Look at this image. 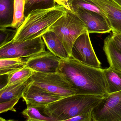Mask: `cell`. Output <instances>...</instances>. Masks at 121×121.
Segmentation results:
<instances>
[{"label": "cell", "instance_id": "6da1fadb", "mask_svg": "<svg viewBox=\"0 0 121 121\" xmlns=\"http://www.w3.org/2000/svg\"><path fill=\"white\" fill-rule=\"evenodd\" d=\"M58 72L77 91V94L104 97L108 95L104 69L88 66L72 58L60 60Z\"/></svg>", "mask_w": 121, "mask_h": 121}, {"label": "cell", "instance_id": "7a4b0ae2", "mask_svg": "<svg viewBox=\"0 0 121 121\" xmlns=\"http://www.w3.org/2000/svg\"><path fill=\"white\" fill-rule=\"evenodd\" d=\"M104 97L75 94L51 103L42 109L52 121H61L92 112Z\"/></svg>", "mask_w": 121, "mask_h": 121}, {"label": "cell", "instance_id": "3957f363", "mask_svg": "<svg viewBox=\"0 0 121 121\" xmlns=\"http://www.w3.org/2000/svg\"><path fill=\"white\" fill-rule=\"evenodd\" d=\"M67 11L63 6L57 4L49 9L33 11L26 17L12 40L23 42L42 36Z\"/></svg>", "mask_w": 121, "mask_h": 121}, {"label": "cell", "instance_id": "277c9868", "mask_svg": "<svg viewBox=\"0 0 121 121\" xmlns=\"http://www.w3.org/2000/svg\"><path fill=\"white\" fill-rule=\"evenodd\" d=\"M48 30L54 33L60 39L70 58L73 43L80 35L87 31L79 18L73 12L69 11L53 23Z\"/></svg>", "mask_w": 121, "mask_h": 121}, {"label": "cell", "instance_id": "5b68a950", "mask_svg": "<svg viewBox=\"0 0 121 121\" xmlns=\"http://www.w3.org/2000/svg\"><path fill=\"white\" fill-rule=\"evenodd\" d=\"M29 80L44 90L62 98L77 94L75 89L59 72H35Z\"/></svg>", "mask_w": 121, "mask_h": 121}, {"label": "cell", "instance_id": "8992f818", "mask_svg": "<svg viewBox=\"0 0 121 121\" xmlns=\"http://www.w3.org/2000/svg\"><path fill=\"white\" fill-rule=\"evenodd\" d=\"M42 37L22 42L11 40L0 48V59L30 58L45 51Z\"/></svg>", "mask_w": 121, "mask_h": 121}, {"label": "cell", "instance_id": "52a82bcc", "mask_svg": "<svg viewBox=\"0 0 121 121\" xmlns=\"http://www.w3.org/2000/svg\"><path fill=\"white\" fill-rule=\"evenodd\" d=\"M92 121H121V91L104 97L91 112Z\"/></svg>", "mask_w": 121, "mask_h": 121}, {"label": "cell", "instance_id": "ba28073f", "mask_svg": "<svg viewBox=\"0 0 121 121\" xmlns=\"http://www.w3.org/2000/svg\"><path fill=\"white\" fill-rule=\"evenodd\" d=\"M71 58L84 65L101 68V63L94 50L87 31L80 35L73 43Z\"/></svg>", "mask_w": 121, "mask_h": 121}, {"label": "cell", "instance_id": "9c48e42d", "mask_svg": "<svg viewBox=\"0 0 121 121\" xmlns=\"http://www.w3.org/2000/svg\"><path fill=\"white\" fill-rule=\"evenodd\" d=\"M22 98L25 102L27 107H34L39 110H42L49 104L63 98L44 90L33 84L30 80L23 90Z\"/></svg>", "mask_w": 121, "mask_h": 121}, {"label": "cell", "instance_id": "30bf717a", "mask_svg": "<svg viewBox=\"0 0 121 121\" xmlns=\"http://www.w3.org/2000/svg\"><path fill=\"white\" fill-rule=\"evenodd\" d=\"M73 12L84 23L89 33H109L111 29L105 16L79 7L72 6Z\"/></svg>", "mask_w": 121, "mask_h": 121}, {"label": "cell", "instance_id": "8fae6325", "mask_svg": "<svg viewBox=\"0 0 121 121\" xmlns=\"http://www.w3.org/2000/svg\"><path fill=\"white\" fill-rule=\"evenodd\" d=\"M26 59V66L35 72H58L61 59L49 50L45 51Z\"/></svg>", "mask_w": 121, "mask_h": 121}, {"label": "cell", "instance_id": "7c38bea8", "mask_svg": "<svg viewBox=\"0 0 121 121\" xmlns=\"http://www.w3.org/2000/svg\"><path fill=\"white\" fill-rule=\"evenodd\" d=\"M103 12L112 33L121 34V6L113 0H89Z\"/></svg>", "mask_w": 121, "mask_h": 121}, {"label": "cell", "instance_id": "4fadbf2b", "mask_svg": "<svg viewBox=\"0 0 121 121\" xmlns=\"http://www.w3.org/2000/svg\"><path fill=\"white\" fill-rule=\"evenodd\" d=\"M41 37L48 50L54 55L62 60L70 58L62 43L54 33L48 30Z\"/></svg>", "mask_w": 121, "mask_h": 121}, {"label": "cell", "instance_id": "5bb4252c", "mask_svg": "<svg viewBox=\"0 0 121 121\" xmlns=\"http://www.w3.org/2000/svg\"><path fill=\"white\" fill-rule=\"evenodd\" d=\"M103 49L109 67L121 72V53L114 46L110 35L104 39Z\"/></svg>", "mask_w": 121, "mask_h": 121}, {"label": "cell", "instance_id": "9a60e30c", "mask_svg": "<svg viewBox=\"0 0 121 121\" xmlns=\"http://www.w3.org/2000/svg\"><path fill=\"white\" fill-rule=\"evenodd\" d=\"M14 0H0V29L11 27L13 16Z\"/></svg>", "mask_w": 121, "mask_h": 121}, {"label": "cell", "instance_id": "2e32d148", "mask_svg": "<svg viewBox=\"0 0 121 121\" xmlns=\"http://www.w3.org/2000/svg\"><path fill=\"white\" fill-rule=\"evenodd\" d=\"M29 79L16 84L6 87L0 90V103L6 102L17 98H22V92Z\"/></svg>", "mask_w": 121, "mask_h": 121}, {"label": "cell", "instance_id": "e0dca14e", "mask_svg": "<svg viewBox=\"0 0 121 121\" xmlns=\"http://www.w3.org/2000/svg\"><path fill=\"white\" fill-rule=\"evenodd\" d=\"M104 70L108 94L121 91V72L115 70L110 67Z\"/></svg>", "mask_w": 121, "mask_h": 121}, {"label": "cell", "instance_id": "ac0fdd59", "mask_svg": "<svg viewBox=\"0 0 121 121\" xmlns=\"http://www.w3.org/2000/svg\"><path fill=\"white\" fill-rule=\"evenodd\" d=\"M35 72L26 66L9 73L7 86L28 79Z\"/></svg>", "mask_w": 121, "mask_h": 121}, {"label": "cell", "instance_id": "d6986e66", "mask_svg": "<svg viewBox=\"0 0 121 121\" xmlns=\"http://www.w3.org/2000/svg\"><path fill=\"white\" fill-rule=\"evenodd\" d=\"M56 5L54 0H26L24 16L26 18L35 10L49 9Z\"/></svg>", "mask_w": 121, "mask_h": 121}, {"label": "cell", "instance_id": "ffe728a7", "mask_svg": "<svg viewBox=\"0 0 121 121\" xmlns=\"http://www.w3.org/2000/svg\"><path fill=\"white\" fill-rule=\"evenodd\" d=\"M26 0H14L13 16L11 27L17 30L22 25L25 19L24 9Z\"/></svg>", "mask_w": 121, "mask_h": 121}, {"label": "cell", "instance_id": "44dd1931", "mask_svg": "<svg viewBox=\"0 0 121 121\" xmlns=\"http://www.w3.org/2000/svg\"><path fill=\"white\" fill-rule=\"evenodd\" d=\"M26 62L23 58L0 59V70L18 69L26 66Z\"/></svg>", "mask_w": 121, "mask_h": 121}, {"label": "cell", "instance_id": "7402d4cb", "mask_svg": "<svg viewBox=\"0 0 121 121\" xmlns=\"http://www.w3.org/2000/svg\"><path fill=\"white\" fill-rule=\"evenodd\" d=\"M69 2L70 7H79L84 10L95 12L105 16L104 13L99 8L89 0H69Z\"/></svg>", "mask_w": 121, "mask_h": 121}, {"label": "cell", "instance_id": "603a6c76", "mask_svg": "<svg viewBox=\"0 0 121 121\" xmlns=\"http://www.w3.org/2000/svg\"><path fill=\"white\" fill-rule=\"evenodd\" d=\"M22 114L25 116L28 119L35 120H43V121H52L49 117L44 116L40 112L39 110L34 107H27L24 109Z\"/></svg>", "mask_w": 121, "mask_h": 121}, {"label": "cell", "instance_id": "cb8c5ba5", "mask_svg": "<svg viewBox=\"0 0 121 121\" xmlns=\"http://www.w3.org/2000/svg\"><path fill=\"white\" fill-rule=\"evenodd\" d=\"M17 30L7 28L0 29V48L13 39Z\"/></svg>", "mask_w": 121, "mask_h": 121}, {"label": "cell", "instance_id": "d4e9b609", "mask_svg": "<svg viewBox=\"0 0 121 121\" xmlns=\"http://www.w3.org/2000/svg\"><path fill=\"white\" fill-rule=\"evenodd\" d=\"M20 98H17L6 102L0 103V114L8 111L15 112L16 110L14 108L15 106L19 101Z\"/></svg>", "mask_w": 121, "mask_h": 121}, {"label": "cell", "instance_id": "484cf974", "mask_svg": "<svg viewBox=\"0 0 121 121\" xmlns=\"http://www.w3.org/2000/svg\"><path fill=\"white\" fill-rule=\"evenodd\" d=\"M26 121H92L91 112L77 116L71 118L61 121H43V120H35L28 119Z\"/></svg>", "mask_w": 121, "mask_h": 121}, {"label": "cell", "instance_id": "4316f807", "mask_svg": "<svg viewBox=\"0 0 121 121\" xmlns=\"http://www.w3.org/2000/svg\"><path fill=\"white\" fill-rule=\"evenodd\" d=\"M110 35L114 46L121 53V34L112 33Z\"/></svg>", "mask_w": 121, "mask_h": 121}, {"label": "cell", "instance_id": "83f0119b", "mask_svg": "<svg viewBox=\"0 0 121 121\" xmlns=\"http://www.w3.org/2000/svg\"><path fill=\"white\" fill-rule=\"evenodd\" d=\"M54 0L56 3H57V5L63 6L67 11L73 12L70 5L69 0Z\"/></svg>", "mask_w": 121, "mask_h": 121}, {"label": "cell", "instance_id": "f1b7e54d", "mask_svg": "<svg viewBox=\"0 0 121 121\" xmlns=\"http://www.w3.org/2000/svg\"><path fill=\"white\" fill-rule=\"evenodd\" d=\"M8 74L7 73L0 75V90L7 86Z\"/></svg>", "mask_w": 121, "mask_h": 121}, {"label": "cell", "instance_id": "f546056e", "mask_svg": "<svg viewBox=\"0 0 121 121\" xmlns=\"http://www.w3.org/2000/svg\"><path fill=\"white\" fill-rule=\"evenodd\" d=\"M16 70L15 69H8L4 70H0V75L4 74L9 73L13 71H15Z\"/></svg>", "mask_w": 121, "mask_h": 121}, {"label": "cell", "instance_id": "4dcf8cb0", "mask_svg": "<svg viewBox=\"0 0 121 121\" xmlns=\"http://www.w3.org/2000/svg\"><path fill=\"white\" fill-rule=\"evenodd\" d=\"M117 4L121 6V0H113Z\"/></svg>", "mask_w": 121, "mask_h": 121}, {"label": "cell", "instance_id": "1f68e13d", "mask_svg": "<svg viewBox=\"0 0 121 121\" xmlns=\"http://www.w3.org/2000/svg\"><path fill=\"white\" fill-rule=\"evenodd\" d=\"M0 121H6L3 118L0 117Z\"/></svg>", "mask_w": 121, "mask_h": 121}, {"label": "cell", "instance_id": "d6a6232c", "mask_svg": "<svg viewBox=\"0 0 121 121\" xmlns=\"http://www.w3.org/2000/svg\"><path fill=\"white\" fill-rule=\"evenodd\" d=\"M7 121H13V120H7Z\"/></svg>", "mask_w": 121, "mask_h": 121}]
</instances>
